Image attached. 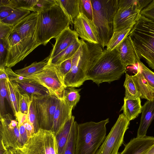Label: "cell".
I'll return each mask as SVG.
<instances>
[{
    "mask_svg": "<svg viewBox=\"0 0 154 154\" xmlns=\"http://www.w3.org/2000/svg\"><path fill=\"white\" fill-rule=\"evenodd\" d=\"M81 39L80 45L72 57L71 70L64 78L66 87H79L82 85L87 80L88 71L103 51L99 44Z\"/></svg>",
    "mask_w": 154,
    "mask_h": 154,
    "instance_id": "cell-1",
    "label": "cell"
},
{
    "mask_svg": "<svg viewBox=\"0 0 154 154\" xmlns=\"http://www.w3.org/2000/svg\"><path fill=\"white\" fill-rule=\"evenodd\" d=\"M126 70L116 49L110 51L106 49L88 71L86 79L98 85L104 82L110 83L119 79Z\"/></svg>",
    "mask_w": 154,
    "mask_h": 154,
    "instance_id": "cell-2",
    "label": "cell"
},
{
    "mask_svg": "<svg viewBox=\"0 0 154 154\" xmlns=\"http://www.w3.org/2000/svg\"><path fill=\"white\" fill-rule=\"evenodd\" d=\"M36 40L45 45L53 38H57L69 27L70 20L57 3L51 8L38 13Z\"/></svg>",
    "mask_w": 154,
    "mask_h": 154,
    "instance_id": "cell-3",
    "label": "cell"
},
{
    "mask_svg": "<svg viewBox=\"0 0 154 154\" xmlns=\"http://www.w3.org/2000/svg\"><path fill=\"white\" fill-rule=\"evenodd\" d=\"M128 35L140 58L154 69V20L141 14Z\"/></svg>",
    "mask_w": 154,
    "mask_h": 154,
    "instance_id": "cell-4",
    "label": "cell"
},
{
    "mask_svg": "<svg viewBox=\"0 0 154 154\" xmlns=\"http://www.w3.org/2000/svg\"><path fill=\"white\" fill-rule=\"evenodd\" d=\"M109 119L78 124L75 154H95L104 141Z\"/></svg>",
    "mask_w": 154,
    "mask_h": 154,
    "instance_id": "cell-5",
    "label": "cell"
},
{
    "mask_svg": "<svg viewBox=\"0 0 154 154\" xmlns=\"http://www.w3.org/2000/svg\"><path fill=\"white\" fill-rule=\"evenodd\" d=\"M93 9V21L98 33L99 45L106 46L114 32L113 18L118 0H91Z\"/></svg>",
    "mask_w": 154,
    "mask_h": 154,
    "instance_id": "cell-6",
    "label": "cell"
},
{
    "mask_svg": "<svg viewBox=\"0 0 154 154\" xmlns=\"http://www.w3.org/2000/svg\"><path fill=\"white\" fill-rule=\"evenodd\" d=\"M152 0H118L113 18L114 32L133 27L141 12Z\"/></svg>",
    "mask_w": 154,
    "mask_h": 154,
    "instance_id": "cell-7",
    "label": "cell"
},
{
    "mask_svg": "<svg viewBox=\"0 0 154 154\" xmlns=\"http://www.w3.org/2000/svg\"><path fill=\"white\" fill-rule=\"evenodd\" d=\"M19 149L22 154H59L54 133L41 128Z\"/></svg>",
    "mask_w": 154,
    "mask_h": 154,
    "instance_id": "cell-8",
    "label": "cell"
},
{
    "mask_svg": "<svg viewBox=\"0 0 154 154\" xmlns=\"http://www.w3.org/2000/svg\"><path fill=\"white\" fill-rule=\"evenodd\" d=\"M38 19V13L33 12L13 27L12 32L19 35L22 43L21 61L40 45L36 40Z\"/></svg>",
    "mask_w": 154,
    "mask_h": 154,
    "instance_id": "cell-9",
    "label": "cell"
},
{
    "mask_svg": "<svg viewBox=\"0 0 154 154\" xmlns=\"http://www.w3.org/2000/svg\"><path fill=\"white\" fill-rule=\"evenodd\" d=\"M130 122L123 113L120 114L95 154H118Z\"/></svg>",
    "mask_w": 154,
    "mask_h": 154,
    "instance_id": "cell-10",
    "label": "cell"
},
{
    "mask_svg": "<svg viewBox=\"0 0 154 154\" xmlns=\"http://www.w3.org/2000/svg\"><path fill=\"white\" fill-rule=\"evenodd\" d=\"M26 78L40 84L46 88L51 94L55 95L59 98H63V91L66 87L63 79L54 65L48 62L42 69Z\"/></svg>",
    "mask_w": 154,
    "mask_h": 154,
    "instance_id": "cell-11",
    "label": "cell"
},
{
    "mask_svg": "<svg viewBox=\"0 0 154 154\" xmlns=\"http://www.w3.org/2000/svg\"><path fill=\"white\" fill-rule=\"evenodd\" d=\"M0 152L10 148H19L24 143L18 122L9 113L0 116Z\"/></svg>",
    "mask_w": 154,
    "mask_h": 154,
    "instance_id": "cell-12",
    "label": "cell"
},
{
    "mask_svg": "<svg viewBox=\"0 0 154 154\" xmlns=\"http://www.w3.org/2000/svg\"><path fill=\"white\" fill-rule=\"evenodd\" d=\"M35 98L40 128L51 131L54 115L60 99L53 94Z\"/></svg>",
    "mask_w": 154,
    "mask_h": 154,
    "instance_id": "cell-13",
    "label": "cell"
},
{
    "mask_svg": "<svg viewBox=\"0 0 154 154\" xmlns=\"http://www.w3.org/2000/svg\"><path fill=\"white\" fill-rule=\"evenodd\" d=\"M73 24L74 30L81 39L90 43L99 45L98 32L93 21L80 13Z\"/></svg>",
    "mask_w": 154,
    "mask_h": 154,
    "instance_id": "cell-14",
    "label": "cell"
},
{
    "mask_svg": "<svg viewBox=\"0 0 154 154\" xmlns=\"http://www.w3.org/2000/svg\"><path fill=\"white\" fill-rule=\"evenodd\" d=\"M10 79L17 84L21 93L26 94L31 97H39L51 94L46 88L31 79L18 75Z\"/></svg>",
    "mask_w": 154,
    "mask_h": 154,
    "instance_id": "cell-15",
    "label": "cell"
},
{
    "mask_svg": "<svg viewBox=\"0 0 154 154\" xmlns=\"http://www.w3.org/2000/svg\"><path fill=\"white\" fill-rule=\"evenodd\" d=\"M119 54L120 59L126 67L128 65L136 66L141 61L133 42L128 35L116 48Z\"/></svg>",
    "mask_w": 154,
    "mask_h": 154,
    "instance_id": "cell-16",
    "label": "cell"
},
{
    "mask_svg": "<svg viewBox=\"0 0 154 154\" xmlns=\"http://www.w3.org/2000/svg\"><path fill=\"white\" fill-rule=\"evenodd\" d=\"M7 40L8 51L6 67L11 68L21 61L23 45L20 36L16 32H12Z\"/></svg>",
    "mask_w": 154,
    "mask_h": 154,
    "instance_id": "cell-17",
    "label": "cell"
},
{
    "mask_svg": "<svg viewBox=\"0 0 154 154\" xmlns=\"http://www.w3.org/2000/svg\"><path fill=\"white\" fill-rule=\"evenodd\" d=\"M79 36L74 30L69 27L65 29L56 38V42L50 54L46 59L49 60L64 50L74 42L78 40Z\"/></svg>",
    "mask_w": 154,
    "mask_h": 154,
    "instance_id": "cell-18",
    "label": "cell"
},
{
    "mask_svg": "<svg viewBox=\"0 0 154 154\" xmlns=\"http://www.w3.org/2000/svg\"><path fill=\"white\" fill-rule=\"evenodd\" d=\"M154 143V137L146 136L131 139L120 154H142Z\"/></svg>",
    "mask_w": 154,
    "mask_h": 154,
    "instance_id": "cell-19",
    "label": "cell"
},
{
    "mask_svg": "<svg viewBox=\"0 0 154 154\" xmlns=\"http://www.w3.org/2000/svg\"><path fill=\"white\" fill-rule=\"evenodd\" d=\"M140 122L137 131V137L146 136L147 130L154 119V99L147 100L142 106Z\"/></svg>",
    "mask_w": 154,
    "mask_h": 154,
    "instance_id": "cell-20",
    "label": "cell"
},
{
    "mask_svg": "<svg viewBox=\"0 0 154 154\" xmlns=\"http://www.w3.org/2000/svg\"><path fill=\"white\" fill-rule=\"evenodd\" d=\"M72 109L63 98L59 99L54 116L51 131L55 133L59 130L72 116Z\"/></svg>",
    "mask_w": 154,
    "mask_h": 154,
    "instance_id": "cell-21",
    "label": "cell"
},
{
    "mask_svg": "<svg viewBox=\"0 0 154 154\" xmlns=\"http://www.w3.org/2000/svg\"><path fill=\"white\" fill-rule=\"evenodd\" d=\"M75 117L73 116L68 119L59 130L55 133L59 154H63L68 141Z\"/></svg>",
    "mask_w": 154,
    "mask_h": 154,
    "instance_id": "cell-22",
    "label": "cell"
},
{
    "mask_svg": "<svg viewBox=\"0 0 154 154\" xmlns=\"http://www.w3.org/2000/svg\"><path fill=\"white\" fill-rule=\"evenodd\" d=\"M135 83L141 94L140 98L147 100L154 99V91L142 74L137 66V72L132 75Z\"/></svg>",
    "mask_w": 154,
    "mask_h": 154,
    "instance_id": "cell-23",
    "label": "cell"
},
{
    "mask_svg": "<svg viewBox=\"0 0 154 154\" xmlns=\"http://www.w3.org/2000/svg\"><path fill=\"white\" fill-rule=\"evenodd\" d=\"M142 108L140 98L137 99L124 98V104L120 111H123V113L130 121L135 119L142 112Z\"/></svg>",
    "mask_w": 154,
    "mask_h": 154,
    "instance_id": "cell-24",
    "label": "cell"
},
{
    "mask_svg": "<svg viewBox=\"0 0 154 154\" xmlns=\"http://www.w3.org/2000/svg\"><path fill=\"white\" fill-rule=\"evenodd\" d=\"M58 4L68 17L71 24L80 13V0H57Z\"/></svg>",
    "mask_w": 154,
    "mask_h": 154,
    "instance_id": "cell-25",
    "label": "cell"
},
{
    "mask_svg": "<svg viewBox=\"0 0 154 154\" xmlns=\"http://www.w3.org/2000/svg\"><path fill=\"white\" fill-rule=\"evenodd\" d=\"M7 86L14 116L19 112L21 92L17 84L9 79H6Z\"/></svg>",
    "mask_w": 154,
    "mask_h": 154,
    "instance_id": "cell-26",
    "label": "cell"
},
{
    "mask_svg": "<svg viewBox=\"0 0 154 154\" xmlns=\"http://www.w3.org/2000/svg\"><path fill=\"white\" fill-rule=\"evenodd\" d=\"M81 44V39L74 42L56 56L48 60V62L57 66L63 61L70 58L78 50Z\"/></svg>",
    "mask_w": 154,
    "mask_h": 154,
    "instance_id": "cell-27",
    "label": "cell"
},
{
    "mask_svg": "<svg viewBox=\"0 0 154 154\" xmlns=\"http://www.w3.org/2000/svg\"><path fill=\"white\" fill-rule=\"evenodd\" d=\"M124 86L125 89V98L137 99L140 97L141 94L135 83L132 75L126 73Z\"/></svg>",
    "mask_w": 154,
    "mask_h": 154,
    "instance_id": "cell-28",
    "label": "cell"
},
{
    "mask_svg": "<svg viewBox=\"0 0 154 154\" xmlns=\"http://www.w3.org/2000/svg\"><path fill=\"white\" fill-rule=\"evenodd\" d=\"M48 63L46 59L38 62H34L29 66L15 71L14 72L20 76L26 77L39 71Z\"/></svg>",
    "mask_w": 154,
    "mask_h": 154,
    "instance_id": "cell-29",
    "label": "cell"
},
{
    "mask_svg": "<svg viewBox=\"0 0 154 154\" xmlns=\"http://www.w3.org/2000/svg\"><path fill=\"white\" fill-rule=\"evenodd\" d=\"M81 89L74 87H66L64 91L63 98L69 106L72 109L79 100L80 96L79 92Z\"/></svg>",
    "mask_w": 154,
    "mask_h": 154,
    "instance_id": "cell-30",
    "label": "cell"
},
{
    "mask_svg": "<svg viewBox=\"0 0 154 154\" xmlns=\"http://www.w3.org/2000/svg\"><path fill=\"white\" fill-rule=\"evenodd\" d=\"M30 13V11L29 10L15 9L11 14L4 19L0 20V22L14 26L29 15Z\"/></svg>",
    "mask_w": 154,
    "mask_h": 154,
    "instance_id": "cell-31",
    "label": "cell"
},
{
    "mask_svg": "<svg viewBox=\"0 0 154 154\" xmlns=\"http://www.w3.org/2000/svg\"><path fill=\"white\" fill-rule=\"evenodd\" d=\"M133 27L119 31L114 32L106 46L107 50L115 49L123 40L129 35Z\"/></svg>",
    "mask_w": 154,
    "mask_h": 154,
    "instance_id": "cell-32",
    "label": "cell"
},
{
    "mask_svg": "<svg viewBox=\"0 0 154 154\" xmlns=\"http://www.w3.org/2000/svg\"><path fill=\"white\" fill-rule=\"evenodd\" d=\"M28 116L29 121L33 126L35 133L40 128L35 97H31Z\"/></svg>",
    "mask_w": 154,
    "mask_h": 154,
    "instance_id": "cell-33",
    "label": "cell"
},
{
    "mask_svg": "<svg viewBox=\"0 0 154 154\" xmlns=\"http://www.w3.org/2000/svg\"><path fill=\"white\" fill-rule=\"evenodd\" d=\"M78 123L74 121L63 154H75Z\"/></svg>",
    "mask_w": 154,
    "mask_h": 154,
    "instance_id": "cell-34",
    "label": "cell"
},
{
    "mask_svg": "<svg viewBox=\"0 0 154 154\" xmlns=\"http://www.w3.org/2000/svg\"><path fill=\"white\" fill-rule=\"evenodd\" d=\"M0 116L5 114V99L6 98L11 107V102L7 86L6 79H0Z\"/></svg>",
    "mask_w": 154,
    "mask_h": 154,
    "instance_id": "cell-35",
    "label": "cell"
},
{
    "mask_svg": "<svg viewBox=\"0 0 154 154\" xmlns=\"http://www.w3.org/2000/svg\"><path fill=\"white\" fill-rule=\"evenodd\" d=\"M10 7L32 11V8L38 0H10Z\"/></svg>",
    "mask_w": 154,
    "mask_h": 154,
    "instance_id": "cell-36",
    "label": "cell"
},
{
    "mask_svg": "<svg viewBox=\"0 0 154 154\" xmlns=\"http://www.w3.org/2000/svg\"><path fill=\"white\" fill-rule=\"evenodd\" d=\"M141 73L154 91V72L151 71L141 62L137 63Z\"/></svg>",
    "mask_w": 154,
    "mask_h": 154,
    "instance_id": "cell-37",
    "label": "cell"
},
{
    "mask_svg": "<svg viewBox=\"0 0 154 154\" xmlns=\"http://www.w3.org/2000/svg\"><path fill=\"white\" fill-rule=\"evenodd\" d=\"M80 12L93 21V9L91 0H80Z\"/></svg>",
    "mask_w": 154,
    "mask_h": 154,
    "instance_id": "cell-38",
    "label": "cell"
},
{
    "mask_svg": "<svg viewBox=\"0 0 154 154\" xmlns=\"http://www.w3.org/2000/svg\"><path fill=\"white\" fill-rule=\"evenodd\" d=\"M57 3L55 0H38L32 8V11L39 13L48 9Z\"/></svg>",
    "mask_w": 154,
    "mask_h": 154,
    "instance_id": "cell-39",
    "label": "cell"
},
{
    "mask_svg": "<svg viewBox=\"0 0 154 154\" xmlns=\"http://www.w3.org/2000/svg\"><path fill=\"white\" fill-rule=\"evenodd\" d=\"M7 40L0 39V68H5L8 54Z\"/></svg>",
    "mask_w": 154,
    "mask_h": 154,
    "instance_id": "cell-40",
    "label": "cell"
},
{
    "mask_svg": "<svg viewBox=\"0 0 154 154\" xmlns=\"http://www.w3.org/2000/svg\"><path fill=\"white\" fill-rule=\"evenodd\" d=\"M31 97L28 94L21 93L20 96L19 112L27 114Z\"/></svg>",
    "mask_w": 154,
    "mask_h": 154,
    "instance_id": "cell-41",
    "label": "cell"
},
{
    "mask_svg": "<svg viewBox=\"0 0 154 154\" xmlns=\"http://www.w3.org/2000/svg\"><path fill=\"white\" fill-rule=\"evenodd\" d=\"M72 57L70 58L63 61L59 65L55 66L63 80L65 76L71 70L72 67Z\"/></svg>",
    "mask_w": 154,
    "mask_h": 154,
    "instance_id": "cell-42",
    "label": "cell"
},
{
    "mask_svg": "<svg viewBox=\"0 0 154 154\" xmlns=\"http://www.w3.org/2000/svg\"><path fill=\"white\" fill-rule=\"evenodd\" d=\"M13 27L0 22V39L7 40L12 32Z\"/></svg>",
    "mask_w": 154,
    "mask_h": 154,
    "instance_id": "cell-43",
    "label": "cell"
},
{
    "mask_svg": "<svg viewBox=\"0 0 154 154\" xmlns=\"http://www.w3.org/2000/svg\"><path fill=\"white\" fill-rule=\"evenodd\" d=\"M141 14L154 20V0L142 10Z\"/></svg>",
    "mask_w": 154,
    "mask_h": 154,
    "instance_id": "cell-44",
    "label": "cell"
},
{
    "mask_svg": "<svg viewBox=\"0 0 154 154\" xmlns=\"http://www.w3.org/2000/svg\"><path fill=\"white\" fill-rule=\"evenodd\" d=\"M15 9L6 6H0V20L6 18L11 14Z\"/></svg>",
    "mask_w": 154,
    "mask_h": 154,
    "instance_id": "cell-45",
    "label": "cell"
},
{
    "mask_svg": "<svg viewBox=\"0 0 154 154\" xmlns=\"http://www.w3.org/2000/svg\"><path fill=\"white\" fill-rule=\"evenodd\" d=\"M23 125L26 130L29 138L35 132L33 126L29 121L28 116L26 120Z\"/></svg>",
    "mask_w": 154,
    "mask_h": 154,
    "instance_id": "cell-46",
    "label": "cell"
},
{
    "mask_svg": "<svg viewBox=\"0 0 154 154\" xmlns=\"http://www.w3.org/2000/svg\"><path fill=\"white\" fill-rule=\"evenodd\" d=\"M28 114L23 113L19 112L15 115V117L18 122L19 126L23 125L27 119Z\"/></svg>",
    "mask_w": 154,
    "mask_h": 154,
    "instance_id": "cell-47",
    "label": "cell"
},
{
    "mask_svg": "<svg viewBox=\"0 0 154 154\" xmlns=\"http://www.w3.org/2000/svg\"><path fill=\"white\" fill-rule=\"evenodd\" d=\"M20 134L24 144L29 139L27 134L23 125L19 126Z\"/></svg>",
    "mask_w": 154,
    "mask_h": 154,
    "instance_id": "cell-48",
    "label": "cell"
},
{
    "mask_svg": "<svg viewBox=\"0 0 154 154\" xmlns=\"http://www.w3.org/2000/svg\"><path fill=\"white\" fill-rule=\"evenodd\" d=\"M0 154H22V153L19 148H10L2 152H0Z\"/></svg>",
    "mask_w": 154,
    "mask_h": 154,
    "instance_id": "cell-49",
    "label": "cell"
},
{
    "mask_svg": "<svg viewBox=\"0 0 154 154\" xmlns=\"http://www.w3.org/2000/svg\"><path fill=\"white\" fill-rule=\"evenodd\" d=\"M8 79L9 78L5 68H0V79Z\"/></svg>",
    "mask_w": 154,
    "mask_h": 154,
    "instance_id": "cell-50",
    "label": "cell"
},
{
    "mask_svg": "<svg viewBox=\"0 0 154 154\" xmlns=\"http://www.w3.org/2000/svg\"><path fill=\"white\" fill-rule=\"evenodd\" d=\"M142 154H154V143Z\"/></svg>",
    "mask_w": 154,
    "mask_h": 154,
    "instance_id": "cell-51",
    "label": "cell"
},
{
    "mask_svg": "<svg viewBox=\"0 0 154 154\" xmlns=\"http://www.w3.org/2000/svg\"><path fill=\"white\" fill-rule=\"evenodd\" d=\"M10 0H0V6H6L10 7Z\"/></svg>",
    "mask_w": 154,
    "mask_h": 154,
    "instance_id": "cell-52",
    "label": "cell"
}]
</instances>
